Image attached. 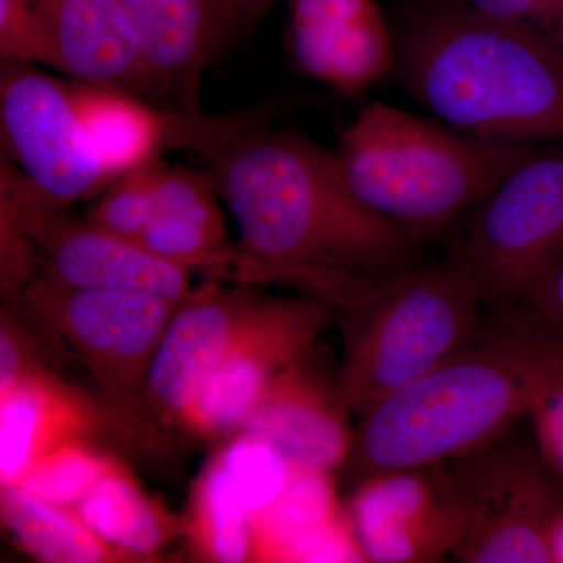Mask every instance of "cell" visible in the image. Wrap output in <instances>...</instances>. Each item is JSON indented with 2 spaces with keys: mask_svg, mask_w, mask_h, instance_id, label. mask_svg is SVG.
I'll use <instances>...</instances> for the list:
<instances>
[{
  "mask_svg": "<svg viewBox=\"0 0 563 563\" xmlns=\"http://www.w3.org/2000/svg\"><path fill=\"white\" fill-rule=\"evenodd\" d=\"M272 125L202 158L239 225L225 277L285 285L336 307L358 276L421 263V242L355 198L333 151Z\"/></svg>",
  "mask_w": 563,
  "mask_h": 563,
  "instance_id": "6da1fadb",
  "label": "cell"
},
{
  "mask_svg": "<svg viewBox=\"0 0 563 563\" xmlns=\"http://www.w3.org/2000/svg\"><path fill=\"white\" fill-rule=\"evenodd\" d=\"M561 385L563 333L526 303L484 309L457 350L361 415L346 468L357 484L466 453L528 418Z\"/></svg>",
  "mask_w": 563,
  "mask_h": 563,
  "instance_id": "7a4b0ae2",
  "label": "cell"
},
{
  "mask_svg": "<svg viewBox=\"0 0 563 563\" xmlns=\"http://www.w3.org/2000/svg\"><path fill=\"white\" fill-rule=\"evenodd\" d=\"M391 73L439 120L483 139L563 141V55L539 36L432 0L393 33Z\"/></svg>",
  "mask_w": 563,
  "mask_h": 563,
  "instance_id": "3957f363",
  "label": "cell"
},
{
  "mask_svg": "<svg viewBox=\"0 0 563 563\" xmlns=\"http://www.w3.org/2000/svg\"><path fill=\"white\" fill-rule=\"evenodd\" d=\"M536 146L373 102L340 132L333 154L355 198L422 243L484 201Z\"/></svg>",
  "mask_w": 563,
  "mask_h": 563,
  "instance_id": "277c9868",
  "label": "cell"
},
{
  "mask_svg": "<svg viewBox=\"0 0 563 563\" xmlns=\"http://www.w3.org/2000/svg\"><path fill=\"white\" fill-rule=\"evenodd\" d=\"M484 312L472 277L451 257L365 276L336 310L340 385L351 412L365 413L457 350Z\"/></svg>",
  "mask_w": 563,
  "mask_h": 563,
  "instance_id": "5b68a950",
  "label": "cell"
},
{
  "mask_svg": "<svg viewBox=\"0 0 563 563\" xmlns=\"http://www.w3.org/2000/svg\"><path fill=\"white\" fill-rule=\"evenodd\" d=\"M180 302L146 292L66 287L40 268L9 301L40 346L73 363L120 431L131 433L162 429L151 409L147 377Z\"/></svg>",
  "mask_w": 563,
  "mask_h": 563,
  "instance_id": "8992f818",
  "label": "cell"
},
{
  "mask_svg": "<svg viewBox=\"0 0 563 563\" xmlns=\"http://www.w3.org/2000/svg\"><path fill=\"white\" fill-rule=\"evenodd\" d=\"M466 217L448 257L484 309L528 301L563 262V141L533 147Z\"/></svg>",
  "mask_w": 563,
  "mask_h": 563,
  "instance_id": "52a82bcc",
  "label": "cell"
},
{
  "mask_svg": "<svg viewBox=\"0 0 563 563\" xmlns=\"http://www.w3.org/2000/svg\"><path fill=\"white\" fill-rule=\"evenodd\" d=\"M526 421L442 461L465 518L457 561L553 563L550 532L563 509V483L544 462Z\"/></svg>",
  "mask_w": 563,
  "mask_h": 563,
  "instance_id": "ba28073f",
  "label": "cell"
},
{
  "mask_svg": "<svg viewBox=\"0 0 563 563\" xmlns=\"http://www.w3.org/2000/svg\"><path fill=\"white\" fill-rule=\"evenodd\" d=\"M0 136L2 155L47 209L66 210L102 195L117 180L92 147L68 84L36 66H0Z\"/></svg>",
  "mask_w": 563,
  "mask_h": 563,
  "instance_id": "9c48e42d",
  "label": "cell"
},
{
  "mask_svg": "<svg viewBox=\"0 0 563 563\" xmlns=\"http://www.w3.org/2000/svg\"><path fill=\"white\" fill-rule=\"evenodd\" d=\"M0 188L16 201L38 252V268L52 279L66 287L146 292L174 301L191 295V269L163 261L88 217L40 206L24 174L5 155L0 157Z\"/></svg>",
  "mask_w": 563,
  "mask_h": 563,
  "instance_id": "30bf717a",
  "label": "cell"
},
{
  "mask_svg": "<svg viewBox=\"0 0 563 563\" xmlns=\"http://www.w3.org/2000/svg\"><path fill=\"white\" fill-rule=\"evenodd\" d=\"M333 320L335 307L318 296H258L184 431L203 439L239 432L274 377L312 354Z\"/></svg>",
  "mask_w": 563,
  "mask_h": 563,
  "instance_id": "8fae6325",
  "label": "cell"
},
{
  "mask_svg": "<svg viewBox=\"0 0 563 563\" xmlns=\"http://www.w3.org/2000/svg\"><path fill=\"white\" fill-rule=\"evenodd\" d=\"M346 510L366 562L443 561L454 555L465 532L443 462L365 477L355 484Z\"/></svg>",
  "mask_w": 563,
  "mask_h": 563,
  "instance_id": "7c38bea8",
  "label": "cell"
},
{
  "mask_svg": "<svg viewBox=\"0 0 563 563\" xmlns=\"http://www.w3.org/2000/svg\"><path fill=\"white\" fill-rule=\"evenodd\" d=\"M257 298L209 282L179 303L147 377L151 409L162 429H184Z\"/></svg>",
  "mask_w": 563,
  "mask_h": 563,
  "instance_id": "4fadbf2b",
  "label": "cell"
},
{
  "mask_svg": "<svg viewBox=\"0 0 563 563\" xmlns=\"http://www.w3.org/2000/svg\"><path fill=\"white\" fill-rule=\"evenodd\" d=\"M292 65L318 84L361 95L387 74L395 38L376 0H287Z\"/></svg>",
  "mask_w": 563,
  "mask_h": 563,
  "instance_id": "5bb4252c",
  "label": "cell"
},
{
  "mask_svg": "<svg viewBox=\"0 0 563 563\" xmlns=\"http://www.w3.org/2000/svg\"><path fill=\"white\" fill-rule=\"evenodd\" d=\"M309 357L274 377L239 432L272 444L291 465L332 473L346 465L354 446L351 409L340 379L329 383Z\"/></svg>",
  "mask_w": 563,
  "mask_h": 563,
  "instance_id": "9a60e30c",
  "label": "cell"
},
{
  "mask_svg": "<svg viewBox=\"0 0 563 563\" xmlns=\"http://www.w3.org/2000/svg\"><path fill=\"white\" fill-rule=\"evenodd\" d=\"M165 101L201 113L203 74L240 33L228 0H121Z\"/></svg>",
  "mask_w": 563,
  "mask_h": 563,
  "instance_id": "2e32d148",
  "label": "cell"
},
{
  "mask_svg": "<svg viewBox=\"0 0 563 563\" xmlns=\"http://www.w3.org/2000/svg\"><path fill=\"white\" fill-rule=\"evenodd\" d=\"M113 418L49 369L32 347L16 384L0 391V485L16 484L52 451L91 440Z\"/></svg>",
  "mask_w": 563,
  "mask_h": 563,
  "instance_id": "e0dca14e",
  "label": "cell"
},
{
  "mask_svg": "<svg viewBox=\"0 0 563 563\" xmlns=\"http://www.w3.org/2000/svg\"><path fill=\"white\" fill-rule=\"evenodd\" d=\"M76 80L165 101L121 0H32Z\"/></svg>",
  "mask_w": 563,
  "mask_h": 563,
  "instance_id": "ac0fdd59",
  "label": "cell"
},
{
  "mask_svg": "<svg viewBox=\"0 0 563 563\" xmlns=\"http://www.w3.org/2000/svg\"><path fill=\"white\" fill-rule=\"evenodd\" d=\"M331 474L291 465L280 495L252 517L251 562H366Z\"/></svg>",
  "mask_w": 563,
  "mask_h": 563,
  "instance_id": "d6986e66",
  "label": "cell"
},
{
  "mask_svg": "<svg viewBox=\"0 0 563 563\" xmlns=\"http://www.w3.org/2000/svg\"><path fill=\"white\" fill-rule=\"evenodd\" d=\"M68 87L81 125L114 179L168 151L169 109L80 80Z\"/></svg>",
  "mask_w": 563,
  "mask_h": 563,
  "instance_id": "ffe728a7",
  "label": "cell"
},
{
  "mask_svg": "<svg viewBox=\"0 0 563 563\" xmlns=\"http://www.w3.org/2000/svg\"><path fill=\"white\" fill-rule=\"evenodd\" d=\"M74 509L132 563L157 561L163 548L185 532L184 520L147 495L117 459Z\"/></svg>",
  "mask_w": 563,
  "mask_h": 563,
  "instance_id": "44dd1931",
  "label": "cell"
},
{
  "mask_svg": "<svg viewBox=\"0 0 563 563\" xmlns=\"http://www.w3.org/2000/svg\"><path fill=\"white\" fill-rule=\"evenodd\" d=\"M0 515L21 551L46 563L131 562L103 542L73 507L46 501L20 485H0Z\"/></svg>",
  "mask_w": 563,
  "mask_h": 563,
  "instance_id": "7402d4cb",
  "label": "cell"
},
{
  "mask_svg": "<svg viewBox=\"0 0 563 563\" xmlns=\"http://www.w3.org/2000/svg\"><path fill=\"white\" fill-rule=\"evenodd\" d=\"M184 523V536H187L192 555L199 561L251 562V512L221 451L207 463L196 481Z\"/></svg>",
  "mask_w": 563,
  "mask_h": 563,
  "instance_id": "603a6c76",
  "label": "cell"
},
{
  "mask_svg": "<svg viewBox=\"0 0 563 563\" xmlns=\"http://www.w3.org/2000/svg\"><path fill=\"white\" fill-rule=\"evenodd\" d=\"M111 462L113 457L99 453L91 440H76L41 459L14 485L46 501L74 509Z\"/></svg>",
  "mask_w": 563,
  "mask_h": 563,
  "instance_id": "cb8c5ba5",
  "label": "cell"
},
{
  "mask_svg": "<svg viewBox=\"0 0 563 563\" xmlns=\"http://www.w3.org/2000/svg\"><path fill=\"white\" fill-rule=\"evenodd\" d=\"M220 451L251 518L265 510L288 483L291 463L257 437L235 433Z\"/></svg>",
  "mask_w": 563,
  "mask_h": 563,
  "instance_id": "d4e9b609",
  "label": "cell"
},
{
  "mask_svg": "<svg viewBox=\"0 0 563 563\" xmlns=\"http://www.w3.org/2000/svg\"><path fill=\"white\" fill-rule=\"evenodd\" d=\"M161 158L118 177L87 217L109 231L135 240L155 220V184Z\"/></svg>",
  "mask_w": 563,
  "mask_h": 563,
  "instance_id": "484cf974",
  "label": "cell"
},
{
  "mask_svg": "<svg viewBox=\"0 0 563 563\" xmlns=\"http://www.w3.org/2000/svg\"><path fill=\"white\" fill-rule=\"evenodd\" d=\"M0 60L65 70L49 25L32 0H0Z\"/></svg>",
  "mask_w": 563,
  "mask_h": 563,
  "instance_id": "4316f807",
  "label": "cell"
},
{
  "mask_svg": "<svg viewBox=\"0 0 563 563\" xmlns=\"http://www.w3.org/2000/svg\"><path fill=\"white\" fill-rule=\"evenodd\" d=\"M493 20L539 36L563 55V0H462Z\"/></svg>",
  "mask_w": 563,
  "mask_h": 563,
  "instance_id": "83f0119b",
  "label": "cell"
},
{
  "mask_svg": "<svg viewBox=\"0 0 563 563\" xmlns=\"http://www.w3.org/2000/svg\"><path fill=\"white\" fill-rule=\"evenodd\" d=\"M528 422L544 462L563 483V385L537 401Z\"/></svg>",
  "mask_w": 563,
  "mask_h": 563,
  "instance_id": "f1b7e54d",
  "label": "cell"
},
{
  "mask_svg": "<svg viewBox=\"0 0 563 563\" xmlns=\"http://www.w3.org/2000/svg\"><path fill=\"white\" fill-rule=\"evenodd\" d=\"M525 303L539 313L551 329L563 333V262Z\"/></svg>",
  "mask_w": 563,
  "mask_h": 563,
  "instance_id": "f546056e",
  "label": "cell"
},
{
  "mask_svg": "<svg viewBox=\"0 0 563 563\" xmlns=\"http://www.w3.org/2000/svg\"><path fill=\"white\" fill-rule=\"evenodd\" d=\"M276 0H228L240 32L263 16Z\"/></svg>",
  "mask_w": 563,
  "mask_h": 563,
  "instance_id": "4dcf8cb0",
  "label": "cell"
},
{
  "mask_svg": "<svg viewBox=\"0 0 563 563\" xmlns=\"http://www.w3.org/2000/svg\"><path fill=\"white\" fill-rule=\"evenodd\" d=\"M550 544L553 563H563V509L551 526Z\"/></svg>",
  "mask_w": 563,
  "mask_h": 563,
  "instance_id": "1f68e13d",
  "label": "cell"
}]
</instances>
